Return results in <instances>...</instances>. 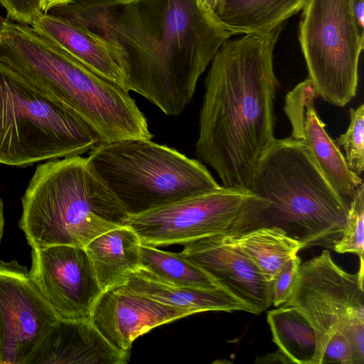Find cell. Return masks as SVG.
I'll list each match as a JSON object with an SVG mask.
<instances>
[{
	"mask_svg": "<svg viewBox=\"0 0 364 364\" xmlns=\"http://www.w3.org/2000/svg\"><path fill=\"white\" fill-rule=\"evenodd\" d=\"M119 284L160 303L193 311L232 312L249 309L221 288L186 287L164 282L139 267L128 274Z\"/></svg>",
	"mask_w": 364,
	"mask_h": 364,
	"instance_id": "18",
	"label": "cell"
},
{
	"mask_svg": "<svg viewBox=\"0 0 364 364\" xmlns=\"http://www.w3.org/2000/svg\"><path fill=\"white\" fill-rule=\"evenodd\" d=\"M203 5L211 13L217 0H200Z\"/></svg>",
	"mask_w": 364,
	"mask_h": 364,
	"instance_id": "33",
	"label": "cell"
},
{
	"mask_svg": "<svg viewBox=\"0 0 364 364\" xmlns=\"http://www.w3.org/2000/svg\"><path fill=\"white\" fill-rule=\"evenodd\" d=\"M5 4V0H0V5L4 8Z\"/></svg>",
	"mask_w": 364,
	"mask_h": 364,
	"instance_id": "34",
	"label": "cell"
},
{
	"mask_svg": "<svg viewBox=\"0 0 364 364\" xmlns=\"http://www.w3.org/2000/svg\"><path fill=\"white\" fill-rule=\"evenodd\" d=\"M234 242L272 284L280 270L301 249V244L279 228H258L232 236Z\"/></svg>",
	"mask_w": 364,
	"mask_h": 364,
	"instance_id": "22",
	"label": "cell"
},
{
	"mask_svg": "<svg viewBox=\"0 0 364 364\" xmlns=\"http://www.w3.org/2000/svg\"><path fill=\"white\" fill-rule=\"evenodd\" d=\"M47 13L102 38L123 89L168 116L191 101L200 76L233 35L200 0H74Z\"/></svg>",
	"mask_w": 364,
	"mask_h": 364,
	"instance_id": "1",
	"label": "cell"
},
{
	"mask_svg": "<svg viewBox=\"0 0 364 364\" xmlns=\"http://www.w3.org/2000/svg\"><path fill=\"white\" fill-rule=\"evenodd\" d=\"M99 143L77 114L0 63V164L81 156Z\"/></svg>",
	"mask_w": 364,
	"mask_h": 364,
	"instance_id": "7",
	"label": "cell"
},
{
	"mask_svg": "<svg viewBox=\"0 0 364 364\" xmlns=\"http://www.w3.org/2000/svg\"><path fill=\"white\" fill-rule=\"evenodd\" d=\"M29 275L58 318L90 320L103 291L83 247H32Z\"/></svg>",
	"mask_w": 364,
	"mask_h": 364,
	"instance_id": "12",
	"label": "cell"
},
{
	"mask_svg": "<svg viewBox=\"0 0 364 364\" xmlns=\"http://www.w3.org/2000/svg\"><path fill=\"white\" fill-rule=\"evenodd\" d=\"M4 225V205L2 200L0 198V242L3 235Z\"/></svg>",
	"mask_w": 364,
	"mask_h": 364,
	"instance_id": "32",
	"label": "cell"
},
{
	"mask_svg": "<svg viewBox=\"0 0 364 364\" xmlns=\"http://www.w3.org/2000/svg\"><path fill=\"white\" fill-rule=\"evenodd\" d=\"M267 321L274 343L292 363H321L322 350L317 332L298 308L283 305L268 311Z\"/></svg>",
	"mask_w": 364,
	"mask_h": 364,
	"instance_id": "21",
	"label": "cell"
},
{
	"mask_svg": "<svg viewBox=\"0 0 364 364\" xmlns=\"http://www.w3.org/2000/svg\"><path fill=\"white\" fill-rule=\"evenodd\" d=\"M301 259L293 257L280 269L272 281V302L274 306L285 304L294 288Z\"/></svg>",
	"mask_w": 364,
	"mask_h": 364,
	"instance_id": "26",
	"label": "cell"
},
{
	"mask_svg": "<svg viewBox=\"0 0 364 364\" xmlns=\"http://www.w3.org/2000/svg\"><path fill=\"white\" fill-rule=\"evenodd\" d=\"M349 114L348 128L334 141L343 147L348 168L359 176L364 170V105L350 109Z\"/></svg>",
	"mask_w": 364,
	"mask_h": 364,
	"instance_id": "25",
	"label": "cell"
},
{
	"mask_svg": "<svg viewBox=\"0 0 364 364\" xmlns=\"http://www.w3.org/2000/svg\"><path fill=\"white\" fill-rule=\"evenodd\" d=\"M352 11L358 31L364 38V0H352Z\"/></svg>",
	"mask_w": 364,
	"mask_h": 364,
	"instance_id": "28",
	"label": "cell"
},
{
	"mask_svg": "<svg viewBox=\"0 0 364 364\" xmlns=\"http://www.w3.org/2000/svg\"><path fill=\"white\" fill-rule=\"evenodd\" d=\"M18 226L28 245L85 247L125 225L128 213L81 156L38 165L21 198Z\"/></svg>",
	"mask_w": 364,
	"mask_h": 364,
	"instance_id": "5",
	"label": "cell"
},
{
	"mask_svg": "<svg viewBox=\"0 0 364 364\" xmlns=\"http://www.w3.org/2000/svg\"><path fill=\"white\" fill-rule=\"evenodd\" d=\"M307 0H217L211 14L233 35H264L302 10Z\"/></svg>",
	"mask_w": 364,
	"mask_h": 364,
	"instance_id": "19",
	"label": "cell"
},
{
	"mask_svg": "<svg viewBox=\"0 0 364 364\" xmlns=\"http://www.w3.org/2000/svg\"><path fill=\"white\" fill-rule=\"evenodd\" d=\"M181 254L203 270L219 288L259 314L271 306L272 284L234 242L219 234L185 244Z\"/></svg>",
	"mask_w": 364,
	"mask_h": 364,
	"instance_id": "13",
	"label": "cell"
},
{
	"mask_svg": "<svg viewBox=\"0 0 364 364\" xmlns=\"http://www.w3.org/2000/svg\"><path fill=\"white\" fill-rule=\"evenodd\" d=\"M88 68L123 88V77L104 40L89 30L41 12L31 24Z\"/></svg>",
	"mask_w": 364,
	"mask_h": 364,
	"instance_id": "17",
	"label": "cell"
},
{
	"mask_svg": "<svg viewBox=\"0 0 364 364\" xmlns=\"http://www.w3.org/2000/svg\"><path fill=\"white\" fill-rule=\"evenodd\" d=\"M302 11L298 37L309 78L324 101L344 107L356 95L364 44L352 0H307Z\"/></svg>",
	"mask_w": 364,
	"mask_h": 364,
	"instance_id": "8",
	"label": "cell"
},
{
	"mask_svg": "<svg viewBox=\"0 0 364 364\" xmlns=\"http://www.w3.org/2000/svg\"><path fill=\"white\" fill-rule=\"evenodd\" d=\"M9 4L14 6H28L36 2L37 0H6Z\"/></svg>",
	"mask_w": 364,
	"mask_h": 364,
	"instance_id": "31",
	"label": "cell"
},
{
	"mask_svg": "<svg viewBox=\"0 0 364 364\" xmlns=\"http://www.w3.org/2000/svg\"><path fill=\"white\" fill-rule=\"evenodd\" d=\"M267 201L250 189L221 186L151 210L129 215L127 224L141 244L154 247L187 242L250 230Z\"/></svg>",
	"mask_w": 364,
	"mask_h": 364,
	"instance_id": "9",
	"label": "cell"
},
{
	"mask_svg": "<svg viewBox=\"0 0 364 364\" xmlns=\"http://www.w3.org/2000/svg\"><path fill=\"white\" fill-rule=\"evenodd\" d=\"M0 63L70 109L91 127L100 142L153 138L129 92L31 25L0 16Z\"/></svg>",
	"mask_w": 364,
	"mask_h": 364,
	"instance_id": "3",
	"label": "cell"
},
{
	"mask_svg": "<svg viewBox=\"0 0 364 364\" xmlns=\"http://www.w3.org/2000/svg\"><path fill=\"white\" fill-rule=\"evenodd\" d=\"M74 0H38L39 7L42 12L47 13L53 7L68 4Z\"/></svg>",
	"mask_w": 364,
	"mask_h": 364,
	"instance_id": "30",
	"label": "cell"
},
{
	"mask_svg": "<svg viewBox=\"0 0 364 364\" xmlns=\"http://www.w3.org/2000/svg\"><path fill=\"white\" fill-rule=\"evenodd\" d=\"M363 260L350 274L335 263L330 252L301 263L296 282L283 305L298 308L315 328L322 350L336 331L344 333L355 321H364Z\"/></svg>",
	"mask_w": 364,
	"mask_h": 364,
	"instance_id": "10",
	"label": "cell"
},
{
	"mask_svg": "<svg viewBox=\"0 0 364 364\" xmlns=\"http://www.w3.org/2000/svg\"><path fill=\"white\" fill-rule=\"evenodd\" d=\"M318 96L309 77L287 93L284 110L291 127L289 137L306 147L334 190L350 205L363 182L348 168L343 154L317 114L314 102Z\"/></svg>",
	"mask_w": 364,
	"mask_h": 364,
	"instance_id": "15",
	"label": "cell"
},
{
	"mask_svg": "<svg viewBox=\"0 0 364 364\" xmlns=\"http://www.w3.org/2000/svg\"><path fill=\"white\" fill-rule=\"evenodd\" d=\"M128 360L90 320L58 318L29 364H122Z\"/></svg>",
	"mask_w": 364,
	"mask_h": 364,
	"instance_id": "16",
	"label": "cell"
},
{
	"mask_svg": "<svg viewBox=\"0 0 364 364\" xmlns=\"http://www.w3.org/2000/svg\"><path fill=\"white\" fill-rule=\"evenodd\" d=\"M364 184L355 191L350 203L346 224L341 237L333 250L338 253H353L363 260L364 250Z\"/></svg>",
	"mask_w": 364,
	"mask_h": 364,
	"instance_id": "24",
	"label": "cell"
},
{
	"mask_svg": "<svg viewBox=\"0 0 364 364\" xmlns=\"http://www.w3.org/2000/svg\"><path fill=\"white\" fill-rule=\"evenodd\" d=\"M195 314L117 284L102 292L90 320L113 348L129 356L132 345L139 336L155 327Z\"/></svg>",
	"mask_w": 364,
	"mask_h": 364,
	"instance_id": "14",
	"label": "cell"
},
{
	"mask_svg": "<svg viewBox=\"0 0 364 364\" xmlns=\"http://www.w3.org/2000/svg\"><path fill=\"white\" fill-rule=\"evenodd\" d=\"M249 189L267 201L252 230L279 228L301 249L333 250L343 233L350 205L298 141L275 139L259 159Z\"/></svg>",
	"mask_w": 364,
	"mask_h": 364,
	"instance_id": "4",
	"label": "cell"
},
{
	"mask_svg": "<svg viewBox=\"0 0 364 364\" xmlns=\"http://www.w3.org/2000/svg\"><path fill=\"white\" fill-rule=\"evenodd\" d=\"M329 363L358 364L349 339L341 331H336L331 336L323 350L321 364Z\"/></svg>",
	"mask_w": 364,
	"mask_h": 364,
	"instance_id": "27",
	"label": "cell"
},
{
	"mask_svg": "<svg viewBox=\"0 0 364 364\" xmlns=\"http://www.w3.org/2000/svg\"><path fill=\"white\" fill-rule=\"evenodd\" d=\"M58 318L28 269L0 260V364H29Z\"/></svg>",
	"mask_w": 364,
	"mask_h": 364,
	"instance_id": "11",
	"label": "cell"
},
{
	"mask_svg": "<svg viewBox=\"0 0 364 364\" xmlns=\"http://www.w3.org/2000/svg\"><path fill=\"white\" fill-rule=\"evenodd\" d=\"M141 244L137 233L125 225L98 235L85 247L102 291L141 267Z\"/></svg>",
	"mask_w": 364,
	"mask_h": 364,
	"instance_id": "20",
	"label": "cell"
},
{
	"mask_svg": "<svg viewBox=\"0 0 364 364\" xmlns=\"http://www.w3.org/2000/svg\"><path fill=\"white\" fill-rule=\"evenodd\" d=\"M255 362L259 363H292V362L279 349L277 352L267 354Z\"/></svg>",
	"mask_w": 364,
	"mask_h": 364,
	"instance_id": "29",
	"label": "cell"
},
{
	"mask_svg": "<svg viewBox=\"0 0 364 364\" xmlns=\"http://www.w3.org/2000/svg\"><path fill=\"white\" fill-rule=\"evenodd\" d=\"M282 26L267 34L228 38L211 60L196 155L224 186L249 189L259 159L276 139L274 105L279 82L273 51Z\"/></svg>",
	"mask_w": 364,
	"mask_h": 364,
	"instance_id": "2",
	"label": "cell"
},
{
	"mask_svg": "<svg viewBox=\"0 0 364 364\" xmlns=\"http://www.w3.org/2000/svg\"><path fill=\"white\" fill-rule=\"evenodd\" d=\"M86 159L129 215L221 186L202 163L151 139L100 142Z\"/></svg>",
	"mask_w": 364,
	"mask_h": 364,
	"instance_id": "6",
	"label": "cell"
},
{
	"mask_svg": "<svg viewBox=\"0 0 364 364\" xmlns=\"http://www.w3.org/2000/svg\"><path fill=\"white\" fill-rule=\"evenodd\" d=\"M140 257V267L164 282L186 287H218L203 270L181 252H166L141 244Z\"/></svg>",
	"mask_w": 364,
	"mask_h": 364,
	"instance_id": "23",
	"label": "cell"
}]
</instances>
